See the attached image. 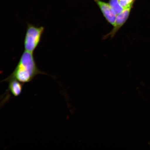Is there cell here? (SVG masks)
Returning a JSON list of instances; mask_svg holds the SVG:
<instances>
[{"mask_svg": "<svg viewBox=\"0 0 150 150\" xmlns=\"http://www.w3.org/2000/svg\"><path fill=\"white\" fill-rule=\"evenodd\" d=\"M40 74H47L38 67L33 53L24 50L12 74L2 82L15 80L23 83H28Z\"/></svg>", "mask_w": 150, "mask_h": 150, "instance_id": "6da1fadb", "label": "cell"}, {"mask_svg": "<svg viewBox=\"0 0 150 150\" xmlns=\"http://www.w3.org/2000/svg\"><path fill=\"white\" fill-rule=\"evenodd\" d=\"M44 29L45 28L42 26L37 27L30 23L27 24L24 41L25 51L34 53L40 44Z\"/></svg>", "mask_w": 150, "mask_h": 150, "instance_id": "7a4b0ae2", "label": "cell"}, {"mask_svg": "<svg viewBox=\"0 0 150 150\" xmlns=\"http://www.w3.org/2000/svg\"><path fill=\"white\" fill-rule=\"evenodd\" d=\"M133 6V5L123 9L120 13L117 15L113 29L110 33L105 35L103 37V39H106L109 37L112 38L115 36L116 33L122 27L128 19Z\"/></svg>", "mask_w": 150, "mask_h": 150, "instance_id": "3957f363", "label": "cell"}, {"mask_svg": "<svg viewBox=\"0 0 150 150\" xmlns=\"http://www.w3.org/2000/svg\"><path fill=\"white\" fill-rule=\"evenodd\" d=\"M102 12L104 17L109 23L114 26L117 15L111 8L109 3L101 1L93 0Z\"/></svg>", "mask_w": 150, "mask_h": 150, "instance_id": "277c9868", "label": "cell"}, {"mask_svg": "<svg viewBox=\"0 0 150 150\" xmlns=\"http://www.w3.org/2000/svg\"><path fill=\"white\" fill-rule=\"evenodd\" d=\"M9 82L8 92H10L11 94L14 97H18L21 93L24 83L16 80H12Z\"/></svg>", "mask_w": 150, "mask_h": 150, "instance_id": "5b68a950", "label": "cell"}, {"mask_svg": "<svg viewBox=\"0 0 150 150\" xmlns=\"http://www.w3.org/2000/svg\"><path fill=\"white\" fill-rule=\"evenodd\" d=\"M109 3L117 15L120 13L123 10V9L120 4L119 0H109Z\"/></svg>", "mask_w": 150, "mask_h": 150, "instance_id": "8992f818", "label": "cell"}, {"mask_svg": "<svg viewBox=\"0 0 150 150\" xmlns=\"http://www.w3.org/2000/svg\"><path fill=\"white\" fill-rule=\"evenodd\" d=\"M135 0H119L120 5L123 9H125L134 5Z\"/></svg>", "mask_w": 150, "mask_h": 150, "instance_id": "52a82bcc", "label": "cell"}]
</instances>
